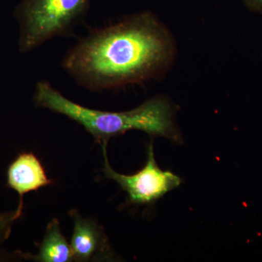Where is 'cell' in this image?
<instances>
[{
    "mask_svg": "<svg viewBox=\"0 0 262 262\" xmlns=\"http://www.w3.org/2000/svg\"><path fill=\"white\" fill-rule=\"evenodd\" d=\"M177 47L171 32L149 11L96 29L66 53L62 67L92 91L142 83L165 75Z\"/></svg>",
    "mask_w": 262,
    "mask_h": 262,
    "instance_id": "cell-1",
    "label": "cell"
},
{
    "mask_svg": "<svg viewBox=\"0 0 262 262\" xmlns=\"http://www.w3.org/2000/svg\"><path fill=\"white\" fill-rule=\"evenodd\" d=\"M33 101L37 107L46 108L77 122L101 144L134 130L175 143L181 142L182 139L175 122V107L166 96H155L129 111H101L71 101L49 82L42 80L36 84Z\"/></svg>",
    "mask_w": 262,
    "mask_h": 262,
    "instance_id": "cell-2",
    "label": "cell"
},
{
    "mask_svg": "<svg viewBox=\"0 0 262 262\" xmlns=\"http://www.w3.org/2000/svg\"><path fill=\"white\" fill-rule=\"evenodd\" d=\"M91 0H21L14 11L18 48L26 53L55 37H65L85 18Z\"/></svg>",
    "mask_w": 262,
    "mask_h": 262,
    "instance_id": "cell-3",
    "label": "cell"
},
{
    "mask_svg": "<svg viewBox=\"0 0 262 262\" xmlns=\"http://www.w3.org/2000/svg\"><path fill=\"white\" fill-rule=\"evenodd\" d=\"M107 143L102 146L103 172L108 179L117 182L126 192L129 204L150 205L179 187L182 179L178 176L160 169L155 158L153 141L148 146L147 160L141 170L134 175H124L115 171L108 161Z\"/></svg>",
    "mask_w": 262,
    "mask_h": 262,
    "instance_id": "cell-4",
    "label": "cell"
},
{
    "mask_svg": "<svg viewBox=\"0 0 262 262\" xmlns=\"http://www.w3.org/2000/svg\"><path fill=\"white\" fill-rule=\"evenodd\" d=\"M74 222L71 248L74 260L89 261L110 257L108 242L101 227L91 219L84 218L78 211H70Z\"/></svg>",
    "mask_w": 262,
    "mask_h": 262,
    "instance_id": "cell-5",
    "label": "cell"
},
{
    "mask_svg": "<svg viewBox=\"0 0 262 262\" xmlns=\"http://www.w3.org/2000/svg\"><path fill=\"white\" fill-rule=\"evenodd\" d=\"M52 183L42 163L32 152L19 155L10 164L7 171V184L10 189L18 193L19 203L16 209L21 214L24 210V195L51 185Z\"/></svg>",
    "mask_w": 262,
    "mask_h": 262,
    "instance_id": "cell-6",
    "label": "cell"
},
{
    "mask_svg": "<svg viewBox=\"0 0 262 262\" xmlns=\"http://www.w3.org/2000/svg\"><path fill=\"white\" fill-rule=\"evenodd\" d=\"M17 257L38 262H71L74 260L71 245L61 233L57 219L48 223L37 254L17 252Z\"/></svg>",
    "mask_w": 262,
    "mask_h": 262,
    "instance_id": "cell-7",
    "label": "cell"
},
{
    "mask_svg": "<svg viewBox=\"0 0 262 262\" xmlns=\"http://www.w3.org/2000/svg\"><path fill=\"white\" fill-rule=\"evenodd\" d=\"M21 215L17 209L0 213V259L10 258L8 257V254L4 253L2 248L5 241L9 238L13 224Z\"/></svg>",
    "mask_w": 262,
    "mask_h": 262,
    "instance_id": "cell-8",
    "label": "cell"
},
{
    "mask_svg": "<svg viewBox=\"0 0 262 262\" xmlns=\"http://www.w3.org/2000/svg\"><path fill=\"white\" fill-rule=\"evenodd\" d=\"M242 2L248 10L262 14V0H242Z\"/></svg>",
    "mask_w": 262,
    "mask_h": 262,
    "instance_id": "cell-9",
    "label": "cell"
}]
</instances>
